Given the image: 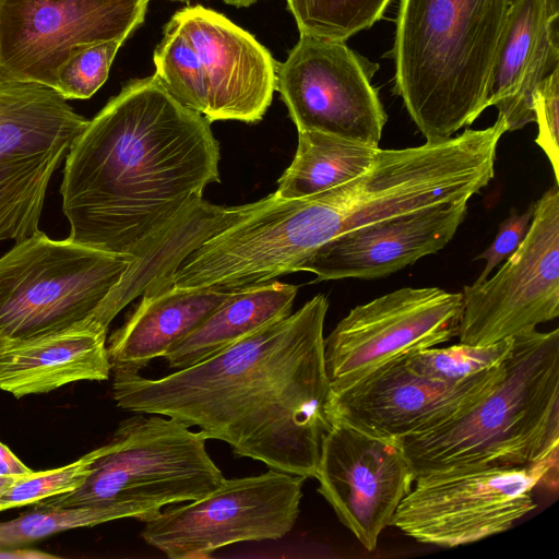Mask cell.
<instances>
[{
	"instance_id": "27",
	"label": "cell",
	"mask_w": 559,
	"mask_h": 559,
	"mask_svg": "<svg viewBox=\"0 0 559 559\" xmlns=\"http://www.w3.org/2000/svg\"><path fill=\"white\" fill-rule=\"evenodd\" d=\"M123 41L88 46L73 53L58 70L55 90L67 100L87 99L106 82Z\"/></svg>"
},
{
	"instance_id": "29",
	"label": "cell",
	"mask_w": 559,
	"mask_h": 559,
	"mask_svg": "<svg viewBox=\"0 0 559 559\" xmlns=\"http://www.w3.org/2000/svg\"><path fill=\"white\" fill-rule=\"evenodd\" d=\"M533 213L534 202L531 203L525 212L512 211L502 221L491 245L476 258V260L481 259L486 261L484 270L475 281L476 283H480L489 277L490 273L499 264L508 260L516 251L527 235Z\"/></svg>"
},
{
	"instance_id": "1",
	"label": "cell",
	"mask_w": 559,
	"mask_h": 559,
	"mask_svg": "<svg viewBox=\"0 0 559 559\" xmlns=\"http://www.w3.org/2000/svg\"><path fill=\"white\" fill-rule=\"evenodd\" d=\"M328 309L319 294L288 317L162 378L114 371L112 396L124 411L195 426L238 456L314 477L332 426L323 335Z\"/></svg>"
},
{
	"instance_id": "16",
	"label": "cell",
	"mask_w": 559,
	"mask_h": 559,
	"mask_svg": "<svg viewBox=\"0 0 559 559\" xmlns=\"http://www.w3.org/2000/svg\"><path fill=\"white\" fill-rule=\"evenodd\" d=\"M314 478L340 522L372 551L416 476L395 440L333 421L322 440Z\"/></svg>"
},
{
	"instance_id": "5",
	"label": "cell",
	"mask_w": 559,
	"mask_h": 559,
	"mask_svg": "<svg viewBox=\"0 0 559 559\" xmlns=\"http://www.w3.org/2000/svg\"><path fill=\"white\" fill-rule=\"evenodd\" d=\"M133 259L37 230L0 257V331L25 340L88 324L108 330Z\"/></svg>"
},
{
	"instance_id": "31",
	"label": "cell",
	"mask_w": 559,
	"mask_h": 559,
	"mask_svg": "<svg viewBox=\"0 0 559 559\" xmlns=\"http://www.w3.org/2000/svg\"><path fill=\"white\" fill-rule=\"evenodd\" d=\"M57 558V556L26 547L0 549V559H39Z\"/></svg>"
},
{
	"instance_id": "8",
	"label": "cell",
	"mask_w": 559,
	"mask_h": 559,
	"mask_svg": "<svg viewBox=\"0 0 559 559\" xmlns=\"http://www.w3.org/2000/svg\"><path fill=\"white\" fill-rule=\"evenodd\" d=\"M87 122L56 90L0 74V242L39 230L49 181Z\"/></svg>"
},
{
	"instance_id": "23",
	"label": "cell",
	"mask_w": 559,
	"mask_h": 559,
	"mask_svg": "<svg viewBox=\"0 0 559 559\" xmlns=\"http://www.w3.org/2000/svg\"><path fill=\"white\" fill-rule=\"evenodd\" d=\"M35 507L0 523V549L26 547L50 535L78 527L94 526L136 513L122 506Z\"/></svg>"
},
{
	"instance_id": "4",
	"label": "cell",
	"mask_w": 559,
	"mask_h": 559,
	"mask_svg": "<svg viewBox=\"0 0 559 559\" xmlns=\"http://www.w3.org/2000/svg\"><path fill=\"white\" fill-rule=\"evenodd\" d=\"M511 0H400L394 93L426 142L448 140L486 109Z\"/></svg>"
},
{
	"instance_id": "3",
	"label": "cell",
	"mask_w": 559,
	"mask_h": 559,
	"mask_svg": "<svg viewBox=\"0 0 559 559\" xmlns=\"http://www.w3.org/2000/svg\"><path fill=\"white\" fill-rule=\"evenodd\" d=\"M396 442L415 476L454 469L557 467L559 330L513 336L501 378L464 413Z\"/></svg>"
},
{
	"instance_id": "13",
	"label": "cell",
	"mask_w": 559,
	"mask_h": 559,
	"mask_svg": "<svg viewBox=\"0 0 559 559\" xmlns=\"http://www.w3.org/2000/svg\"><path fill=\"white\" fill-rule=\"evenodd\" d=\"M148 0H0V74L55 90L75 52L123 41L144 21Z\"/></svg>"
},
{
	"instance_id": "17",
	"label": "cell",
	"mask_w": 559,
	"mask_h": 559,
	"mask_svg": "<svg viewBox=\"0 0 559 559\" xmlns=\"http://www.w3.org/2000/svg\"><path fill=\"white\" fill-rule=\"evenodd\" d=\"M466 200L402 213L344 233L299 266L318 281L389 276L441 250L467 213Z\"/></svg>"
},
{
	"instance_id": "12",
	"label": "cell",
	"mask_w": 559,
	"mask_h": 559,
	"mask_svg": "<svg viewBox=\"0 0 559 559\" xmlns=\"http://www.w3.org/2000/svg\"><path fill=\"white\" fill-rule=\"evenodd\" d=\"M378 69L345 41L300 35L277 63L276 91L297 130L378 145L388 120L371 84Z\"/></svg>"
},
{
	"instance_id": "25",
	"label": "cell",
	"mask_w": 559,
	"mask_h": 559,
	"mask_svg": "<svg viewBox=\"0 0 559 559\" xmlns=\"http://www.w3.org/2000/svg\"><path fill=\"white\" fill-rule=\"evenodd\" d=\"M513 337L487 346L459 343L405 355L406 365L417 373L444 382H462L500 366L509 355Z\"/></svg>"
},
{
	"instance_id": "2",
	"label": "cell",
	"mask_w": 559,
	"mask_h": 559,
	"mask_svg": "<svg viewBox=\"0 0 559 559\" xmlns=\"http://www.w3.org/2000/svg\"><path fill=\"white\" fill-rule=\"evenodd\" d=\"M211 123L154 74L129 81L88 120L64 159L72 240L135 259L219 182Z\"/></svg>"
},
{
	"instance_id": "9",
	"label": "cell",
	"mask_w": 559,
	"mask_h": 559,
	"mask_svg": "<svg viewBox=\"0 0 559 559\" xmlns=\"http://www.w3.org/2000/svg\"><path fill=\"white\" fill-rule=\"evenodd\" d=\"M306 479L273 468L225 479L206 496L144 522L141 536L170 559L205 558L231 544L280 539L296 523Z\"/></svg>"
},
{
	"instance_id": "32",
	"label": "cell",
	"mask_w": 559,
	"mask_h": 559,
	"mask_svg": "<svg viewBox=\"0 0 559 559\" xmlns=\"http://www.w3.org/2000/svg\"><path fill=\"white\" fill-rule=\"evenodd\" d=\"M171 1H180V2H187L189 0H171ZM226 4L233 5L235 8H248L255 3L258 0H222Z\"/></svg>"
},
{
	"instance_id": "20",
	"label": "cell",
	"mask_w": 559,
	"mask_h": 559,
	"mask_svg": "<svg viewBox=\"0 0 559 559\" xmlns=\"http://www.w3.org/2000/svg\"><path fill=\"white\" fill-rule=\"evenodd\" d=\"M233 290L170 286L144 294L107 343L111 370L139 372L197 329Z\"/></svg>"
},
{
	"instance_id": "14",
	"label": "cell",
	"mask_w": 559,
	"mask_h": 559,
	"mask_svg": "<svg viewBox=\"0 0 559 559\" xmlns=\"http://www.w3.org/2000/svg\"><path fill=\"white\" fill-rule=\"evenodd\" d=\"M461 310L462 294L438 287H404L356 306L324 337L331 391L396 357L450 341Z\"/></svg>"
},
{
	"instance_id": "21",
	"label": "cell",
	"mask_w": 559,
	"mask_h": 559,
	"mask_svg": "<svg viewBox=\"0 0 559 559\" xmlns=\"http://www.w3.org/2000/svg\"><path fill=\"white\" fill-rule=\"evenodd\" d=\"M298 287L265 282L233 290L197 329L163 358L174 370L204 360L246 335L292 313Z\"/></svg>"
},
{
	"instance_id": "19",
	"label": "cell",
	"mask_w": 559,
	"mask_h": 559,
	"mask_svg": "<svg viewBox=\"0 0 559 559\" xmlns=\"http://www.w3.org/2000/svg\"><path fill=\"white\" fill-rule=\"evenodd\" d=\"M110 371L107 331L88 324L10 340L0 352V390L16 399L76 381L107 380Z\"/></svg>"
},
{
	"instance_id": "10",
	"label": "cell",
	"mask_w": 559,
	"mask_h": 559,
	"mask_svg": "<svg viewBox=\"0 0 559 559\" xmlns=\"http://www.w3.org/2000/svg\"><path fill=\"white\" fill-rule=\"evenodd\" d=\"M460 343L487 346L559 316V188L534 202L526 237L491 277L463 287Z\"/></svg>"
},
{
	"instance_id": "22",
	"label": "cell",
	"mask_w": 559,
	"mask_h": 559,
	"mask_svg": "<svg viewBox=\"0 0 559 559\" xmlns=\"http://www.w3.org/2000/svg\"><path fill=\"white\" fill-rule=\"evenodd\" d=\"M371 145L314 130H298V146L274 192L292 200L314 195L366 173L379 154Z\"/></svg>"
},
{
	"instance_id": "26",
	"label": "cell",
	"mask_w": 559,
	"mask_h": 559,
	"mask_svg": "<svg viewBox=\"0 0 559 559\" xmlns=\"http://www.w3.org/2000/svg\"><path fill=\"white\" fill-rule=\"evenodd\" d=\"M107 444L79 460L48 471L35 472L20 478L0 497V512L34 504L49 497L71 492L83 485L94 462L105 453Z\"/></svg>"
},
{
	"instance_id": "7",
	"label": "cell",
	"mask_w": 559,
	"mask_h": 559,
	"mask_svg": "<svg viewBox=\"0 0 559 559\" xmlns=\"http://www.w3.org/2000/svg\"><path fill=\"white\" fill-rule=\"evenodd\" d=\"M136 413L122 420L78 489L40 507L122 506L146 522L163 507L192 501L226 479L206 451V437L181 421Z\"/></svg>"
},
{
	"instance_id": "33",
	"label": "cell",
	"mask_w": 559,
	"mask_h": 559,
	"mask_svg": "<svg viewBox=\"0 0 559 559\" xmlns=\"http://www.w3.org/2000/svg\"><path fill=\"white\" fill-rule=\"evenodd\" d=\"M10 340H8L2 332L0 331V352L3 349V347L9 343Z\"/></svg>"
},
{
	"instance_id": "24",
	"label": "cell",
	"mask_w": 559,
	"mask_h": 559,
	"mask_svg": "<svg viewBox=\"0 0 559 559\" xmlns=\"http://www.w3.org/2000/svg\"><path fill=\"white\" fill-rule=\"evenodd\" d=\"M392 0H286L299 34L345 41L381 20Z\"/></svg>"
},
{
	"instance_id": "6",
	"label": "cell",
	"mask_w": 559,
	"mask_h": 559,
	"mask_svg": "<svg viewBox=\"0 0 559 559\" xmlns=\"http://www.w3.org/2000/svg\"><path fill=\"white\" fill-rule=\"evenodd\" d=\"M164 88L210 123H255L276 90L277 61L253 35L201 4L178 10L153 56Z\"/></svg>"
},
{
	"instance_id": "18",
	"label": "cell",
	"mask_w": 559,
	"mask_h": 559,
	"mask_svg": "<svg viewBox=\"0 0 559 559\" xmlns=\"http://www.w3.org/2000/svg\"><path fill=\"white\" fill-rule=\"evenodd\" d=\"M559 70V0H511L491 64L485 108L508 131L535 121L534 95Z\"/></svg>"
},
{
	"instance_id": "11",
	"label": "cell",
	"mask_w": 559,
	"mask_h": 559,
	"mask_svg": "<svg viewBox=\"0 0 559 559\" xmlns=\"http://www.w3.org/2000/svg\"><path fill=\"white\" fill-rule=\"evenodd\" d=\"M540 481L525 468L454 469L417 475L391 525L415 540L443 548L509 530L535 509Z\"/></svg>"
},
{
	"instance_id": "30",
	"label": "cell",
	"mask_w": 559,
	"mask_h": 559,
	"mask_svg": "<svg viewBox=\"0 0 559 559\" xmlns=\"http://www.w3.org/2000/svg\"><path fill=\"white\" fill-rule=\"evenodd\" d=\"M32 472L33 469L25 465L8 445L0 441V497L16 480Z\"/></svg>"
},
{
	"instance_id": "15",
	"label": "cell",
	"mask_w": 559,
	"mask_h": 559,
	"mask_svg": "<svg viewBox=\"0 0 559 559\" xmlns=\"http://www.w3.org/2000/svg\"><path fill=\"white\" fill-rule=\"evenodd\" d=\"M503 368L504 361L471 379L452 383L415 372L403 355L350 385L331 391L330 418L332 423L396 441L464 413L490 391Z\"/></svg>"
},
{
	"instance_id": "28",
	"label": "cell",
	"mask_w": 559,
	"mask_h": 559,
	"mask_svg": "<svg viewBox=\"0 0 559 559\" xmlns=\"http://www.w3.org/2000/svg\"><path fill=\"white\" fill-rule=\"evenodd\" d=\"M534 115L538 126L535 141L549 159L556 183H559V70L536 91Z\"/></svg>"
}]
</instances>
